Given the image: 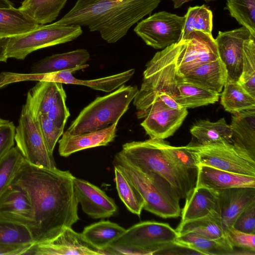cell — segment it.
I'll return each mask as SVG.
<instances>
[{
  "instance_id": "1",
  "label": "cell",
  "mask_w": 255,
  "mask_h": 255,
  "mask_svg": "<svg viewBox=\"0 0 255 255\" xmlns=\"http://www.w3.org/2000/svg\"><path fill=\"white\" fill-rule=\"evenodd\" d=\"M74 178L69 171L35 165L24 158L11 185L22 189L30 201L34 244L53 239L79 220Z\"/></svg>"
},
{
  "instance_id": "2",
  "label": "cell",
  "mask_w": 255,
  "mask_h": 255,
  "mask_svg": "<svg viewBox=\"0 0 255 255\" xmlns=\"http://www.w3.org/2000/svg\"><path fill=\"white\" fill-rule=\"evenodd\" d=\"M160 0H77L59 23L87 26L98 32L103 40L114 43L129 29L150 14Z\"/></svg>"
},
{
  "instance_id": "3",
  "label": "cell",
  "mask_w": 255,
  "mask_h": 255,
  "mask_svg": "<svg viewBox=\"0 0 255 255\" xmlns=\"http://www.w3.org/2000/svg\"><path fill=\"white\" fill-rule=\"evenodd\" d=\"M185 39L157 52L147 63L141 87L133 104L137 112L147 109L160 100L169 107L180 109L177 87L176 60Z\"/></svg>"
},
{
  "instance_id": "4",
  "label": "cell",
  "mask_w": 255,
  "mask_h": 255,
  "mask_svg": "<svg viewBox=\"0 0 255 255\" xmlns=\"http://www.w3.org/2000/svg\"><path fill=\"white\" fill-rule=\"evenodd\" d=\"M113 164L140 194L144 201V210L163 218H177L181 215V198L166 179L155 172L137 169L119 152L115 156Z\"/></svg>"
},
{
  "instance_id": "5",
  "label": "cell",
  "mask_w": 255,
  "mask_h": 255,
  "mask_svg": "<svg viewBox=\"0 0 255 255\" xmlns=\"http://www.w3.org/2000/svg\"><path fill=\"white\" fill-rule=\"evenodd\" d=\"M119 153L137 169L150 171L164 177L175 188L181 199L185 198L195 186L192 173L180 169L170 161L161 149L159 139L127 142Z\"/></svg>"
},
{
  "instance_id": "6",
  "label": "cell",
  "mask_w": 255,
  "mask_h": 255,
  "mask_svg": "<svg viewBox=\"0 0 255 255\" xmlns=\"http://www.w3.org/2000/svg\"><path fill=\"white\" fill-rule=\"evenodd\" d=\"M138 91L136 85L124 84L107 95L97 97L81 111L66 131L77 134L103 129L119 122Z\"/></svg>"
},
{
  "instance_id": "7",
  "label": "cell",
  "mask_w": 255,
  "mask_h": 255,
  "mask_svg": "<svg viewBox=\"0 0 255 255\" xmlns=\"http://www.w3.org/2000/svg\"><path fill=\"white\" fill-rule=\"evenodd\" d=\"M177 236L168 224L144 221L126 229L102 251L104 255H155L163 247L175 242Z\"/></svg>"
},
{
  "instance_id": "8",
  "label": "cell",
  "mask_w": 255,
  "mask_h": 255,
  "mask_svg": "<svg viewBox=\"0 0 255 255\" xmlns=\"http://www.w3.org/2000/svg\"><path fill=\"white\" fill-rule=\"evenodd\" d=\"M197 165H205L235 173L255 177V158L233 143L201 144L191 142L185 146Z\"/></svg>"
},
{
  "instance_id": "9",
  "label": "cell",
  "mask_w": 255,
  "mask_h": 255,
  "mask_svg": "<svg viewBox=\"0 0 255 255\" xmlns=\"http://www.w3.org/2000/svg\"><path fill=\"white\" fill-rule=\"evenodd\" d=\"M82 33L79 25H65L57 21L39 25L27 33L8 38L6 55L8 58L23 60L34 51L71 41Z\"/></svg>"
},
{
  "instance_id": "10",
  "label": "cell",
  "mask_w": 255,
  "mask_h": 255,
  "mask_svg": "<svg viewBox=\"0 0 255 255\" xmlns=\"http://www.w3.org/2000/svg\"><path fill=\"white\" fill-rule=\"evenodd\" d=\"M14 141L23 157L30 163L48 168H56L53 155L46 146L37 120L22 106Z\"/></svg>"
},
{
  "instance_id": "11",
  "label": "cell",
  "mask_w": 255,
  "mask_h": 255,
  "mask_svg": "<svg viewBox=\"0 0 255 255\" xmlns=\"http://www.w3.org/2000/svg\"><path fill=\"white\" fill-rule=\"evenodd\" d=\"M184 22V16L160 11L138 22L134 31L146 45L164 49L180 41Z\"/></svg>"
},
{
  "instance_id": "12",
  "label": "cell",
  "mask_w": 255,
  "mask_h": 255,
  "mask_svg": "<svg viewBox=\"0 0 255 255\" xmlns=\"http://www.w3.org/2000/svg\"><path fill=\"white\" fill-rule=\"evenodd\" d=\"M187 114L186 108L173 109L157 100L144 111L137 112L136 116L144 118L140 125L150 138L164 139L173 134Z\"/></svg>"
},
{
  "instance_id": "13",
  "label": "cell",
  "mask_w": 255,
  "mask_h": 255,
  "mask_svg": "<svg viewBox=\"0 0 255 255\" xmlns=\"http://www.w3.org/2000/svg\"><path fill=\"white\" fill-rule=\"evenodd\" d=\"M184 39L176 60L177 75L219 58L212 34L194 31Z\"/></svg>"
},
{
  "instance_id": "14",
  "label": "cell",
  "mask_w": 255,
  "mask_h": 255,
  "mask_svg": "<svg viewBox=\"0 0 255 255\" xmlns=\"http://www.w3.org/2000/svg\"><path fill=\"white\" fill-rule=\"evenodd\" d=\"M252 34L244 26L232 30L219 31L215 40L219 58L227 71V81H239L243 69L244 44Z\"/></svg>"
},
{
  "instance_id": "15",
  "label": "cell",
  "mask_w": 255,
  "mask_h": 255,
  "mask_svg": "<svg viewBox=\"0 0 255 255\" xmlns=\"http://www.w3.org/2000/svg\"><path fill=\"white\" fill-rule=\"evenodd\" d=\"M25 255H104L103 251L88 242L82 233L72 228L65 229L49 241L34 244Z\"/></svg>"
},
{
  "instance_id": "16",
  "label": "cell",
  "mask_w": 255,
  "mask_h": 255,
  "mask_svg": "<svg viewBox=\"0 0 255 255\" xmlns=\"http://www.w3.org/2000/svg\"><path fill=\"white\" fill-rule=\"evenodd\" d=\"M74 190L83 211L93 219H103L114 215L118 207L114 200L96 185L75 177Z\"/></svg>"
},
{
  "instance_id": "17",
  "label": "cell",
  "mask_w": 255,
  "mask_h": 255,
  "mask_svg": "<svg viewBox=\"0 0 255 255\" xmlns=\"http://www.w3.org/2000/svg\"><path fill=\"white\" fill-rule=\"evenodd\" d=\"M78 70L61 71L43 74H27V80L47 81L61 83L76 84L88 87L94 90L107 93L112 92L128 81L134 75V69H131L115 75L92 80L76 78L72 73Z\"/></svg>"
},
{
  "instance_id": "18",
  "label": "cell",
  "mask_w": 255,
  "mask_h": 255,
  "mask_svg": "<svg viewBox=\"0 0 255 255\" xmlns=\"http://www.w3.org/2000/svg\"><path fill=\"white\" fill-rule=\"evenodd\" d=\"M118 124L116 122L103 129L77 134L66 131L58 141L59 154L67 157L82 150L108 145L117 135Z\"/></svg>"
},
{
  "instance_id": "19",
  "label": "cell",
  "mask_w": 255,
  "mask_h": 255,
  "mask_svg": "<svg viewBox=\"0 0 255 255\" xmlns=\"http://www.w3.org/2000/svg\"><path fill=\"white\" fill-rule=\"evenodd\" d=\"M217 191L225 229L232 227L240 214L255 202V187H233Z\"/></svg>"
},
{
  "instance_id": "20",
  "label": "cell",
  "mask_w": 255,
  "mask_h": 255,
  "mask_svg": "<svg viewBox=\"0 0 255 255\" xmlns=\"http://www.w3.org/2000/svg\"><path fill=\"white\" fill-rule=\"evenodd\" d=\"M0 217L24 225L29 230L34 224L32 207L26 193L11 185L0 199Z\"/></svg>"
},
{
  "instance_id": "21",
  "label": "cell",
  "mask_w": 255,
  "mask_h": 255,
  "mask_svg": "<svg viewBox=\"0 0 255 255\" xmlns=\"http://www.w3.org/2000/svg\"><path fill=\"white\" fill-rule=\"evenodd\" d=\"M195 186L218 190L239 187H255V177L198 165Z\"/></svg>"
},
{
  "instance_id": "22",
  "label": "cell",
  "mask_w": 255,
  "mask_h": 255,
  "mask_svg": "<svg viewBox=\"0 0 255 255\" xmlns=\"http://www.w3.org/2000/svg\"><path fill=\"white\" fill-rule=\"evenodd\" d=\"M177 75L186 81L218 93L222 91L228 79L226 67L220 58L196 66Z\"/></svg>"
},
{
  "instance_id": "23",
  "label": "cell",
  "mask_w": 255,
  "mask_h": 255,
  "mask_svg": "<svg viewBox=\"0 0 255 255\" xmlns=\"http://www.w3.org/2000/svg\"><path fill=\"white\" fill-rule=\"evenodd\" d=\"M185 204L181 212L180 222L206 216L212 211L220 213L217 190L202 186H195L185 197Z\"/></svg>"
},
{
  "instance_id": "24",
  "label": "cell",
  "mask_w": 255,
  "mask_h": 255,
  "mask_svg": "<svg viewBox=\"0 0 255 255\" xmlns=\"http://www.w3.org/2000/svg\"><path fill=\"white\" fill-rule=\"evenodd\" d=\"M90 53L85 49H78L46 57L35 63L30 73L43 74L73 69L81 70L89 66Z\"/></svg>"
},
{
  "instance_id": "25",
  "label": "cell",
  "mask_w": 255,
  "mask_h": 255,
  "mask_svg": "<svg viewBox=\"0 0 255 255\" xmlns=\"http://www.w3.org/2000/svg\"><path fill=\"white\" fill-rule=\"evenodd\" d=\"M230 127L233 143L255 158V109L232 114Z\"/></svg>"
},
{
  "instance_id": "26",
  "label": "cell",
  "mask_w": 255,
  "mask_h": 255,
  "mask_svg": "<svg viewBox=\"0 0 255 255\" xmlns=\"http://www.w3.org/2000/svg\"><path fill=\"white\" fill-rule=\"evenodd\" d=\"M62 88V83L60 82L39 81L28 92L24 105L37 120L39 115L47 114Z\"/></svg>"
},
{
  "instance_id": "27",
  "label": "cell",
  "mask_w": 255,
  "mask_h": 255,
  "mask_svg": "<svg viewBox=\"0 0 255 255\" xmlns=\"http://www.w3.org/2000/svg\"><path fill=\"white\" fill-rule=\"evenodd\" d=\"M176 241L200 255L236 254L226 237L212 239L194 233H187L178 235Z\"/></svg>"
},
{
  "instance_id": "28",
  "label": "cell",
  "mask_w": 255,
  "mask_h": 255,
  "mask_svg": "<svg viewBox=\"0 0 255 255\" xmlns=\"http://www.w3.org/2000/svg\"><path fill=\"white\" fill-rule=\"evenodd\" d=\"M175 230L178 235L194 233L212 239L226 237L220 213L215 211L197 219L180 222Z\"/></svg>"
},
{
  "instance_id": "29",
  "label": "cell",
  "mask_w": 255,
  "mask_h": 255,
  "mask_svg": "<svg viewBox=\"0 0 255 255\" xmlns=\"http://www.w3.org/2000/svg\"><path fill=\"white\" fill-rule=\"evenodd\" d=\"M179 103L181 107L194 108L218 101L220 93L186 81L177 75Z\"/></svg>"
},
{
  "instance_id": "30",
  "label": "cell",
  "mask_w": 255,
  "mask_h": 255,
  "mask_svg": "<svg viewBox=\"0 0 255 255\" xmlns=\"http://www.w3.org/2000/svg\"><path fill=\"white\" fill-rule=\"evenodd\" d=\"M39 25L19 7L0 8V38L22 35Z\"/></svg>"
},
{
  "instance_id": "31",
  "label": "cell",
  "mask_w": 255,
  "mask_h": 255,
  "mask_svg": "<svg viewBox=\"0 0 255 255\" xmlns=\"http://www.w3.org/2000/svg\"><path fill=\"white\" fill-rule=\"evenodd\" d=\"M191 134L198 143L208 144L218 142L233 143L230 125L222 118L212 122L209 120H200L190 128Z\"/></svg>"
},
{
  "instance_id": "32",
  "label": "cell",
  "mask_w": 255,
  "mask_h": 255,
  "mask_svg": "<svg viewBox=\"0 0 255 255\" xmlns=\"http://www.w3.org/2000/svg\"><path fill=\"white\" fill-rule=\"evenodd\" d=\"M68 0H24L19 7L39 25L56 19Z\"/></svg>"
},
{
  "instance_id": "33",
  "label": "cell",
  "mask_w": 255,
  "mask_h": 255,
  "mask_svg": "<svg viewBox=\"0 0 255 255\" xmlns=\"http://www.w3.org/2000/svg\"><path fill=\"white\" fill-rule=\"evenodd\" d=\"M126 230L115 223L103 220L85 227L82 234L88 242L102 251Z\"/></svg>"
},
{
  "instance_id": "34",
  "label": "cell",
  "mask_w": 255,
  "mask_h": 255,
  "mask_svg": "<svg viewBox=\"0 0 255 255\" xmlns=\"http://www.w3.org/2000/svg\"><path fill=\"white\" fill-rule=\"evenodd\" d=\"M221 95V104L232 114L255 109L253 98L238 82L227 81Z\"/></svg>"
},
{
  "instance_id": "35",
  "label": "cell",
  "mask_w": 255,
  "mask_h": 255,
  "mask_svg": "<svg viewBox=\"0 0 255 255\" xmlns=\"http://www.w3.org/2000/svg\"><path fill=\"white\" fill-rule=\"evenodd\" d=\"M114 171L116 188L121 200L130 212L139 216L144 205L143 198L121 170L114 166Z\"/></svg>"
},
{
  "instance_id": "36",
  "label": "cell",
  "mask_w": 255,
  "mask_h": 255,
  "mask_svg": "<svg viewBox=\"0 0 255 255\" xmlns=\"http://www.w3.org/2000/svg\"><path fill=\"white\" fill-rule=\"evenodd\" d=\"M34 244L28 227L0 217V244L24 246Z\"/></svg>"
},
{
  "instance_id": "37",
  "label": "cell",
  "mask_w": 255,
  "mask_h": 255,
  "mask_svg": "<svg viewBox=\"0 0 255 255\" xmlns=\"http://www.w3.org/2000/svg\"><path fill=\"white\" fill-rule=\"evenodd\" d=\"M184 17L181 40L185 39L194 31L212 34L213 14L211 10L205 5L189 7Z\"/></svg>"
},
{
  "instance_id": "38",
  "label": "cell",
  "mask_w": 255,
  "mask_h": 255,
  "mask_svg": "<svg viewBox=\"0 0 255 255\" xmlns=\"http://www.w3.org/2000/svg\"><path fill=\"white\" fill-rule=\"evenodd\" d=\"M23 159L17 147H12L0 159V199L11 186Z\"/></svg>"
},
{
  "instance_id": "39",
  "label": "cell",
  "mask_w": 255,
  "mask_h": 255,
  "mask_svg": "<svg viewBox=\"0 0 255 255\" xmlns=\"http://www.w3.org/2000/svg\"><path fill=\"white\" fill-rule=\"evenodd\" d=\"M238 82L255 98V35L245 43L243 69Z\"/></svg>"
},
{
  "instance_id": "40",
  "label": "cell",
  "mask_w": 255,
  "mask_h": 255,
  "mask_svg": "<svg viewBox=\"0 0 255 255\" xmlns=\"http://www.w3.org/2000/svg\"><path fill=\"white\" fill-rule=\"evenodd\" d=\"M231 16L255 35V0H227Z\"/></svg>"
},
{
  "instance_id": "41",
  "label": "cell",
  "mask_w": 255,
  "mask_h": 255,
  "mask_svg": "<svg viewBox=\"0 0 255 255\" xmlns=\"http://www.w3.org/2000/svg\"><path fill=\"white\" fill-rule=\"evenodd\" d=\"M159 145L165 156L176 167L191 173L197 171V165L185 146H171L163 139H159Z\"/></svg>"
},
{
  "instance_id": "42",
  "label": "cell",
  "mask_w": 255,
  "mask_h": 255,
  "mask_svg": "<svg viewBox=\"0 0 255 255\" xmlns=\"http://www.w3.org/2000/svg\"><path fill=\"white\" fill-rule=\"evenodd\" d=\"M37 120L48 150L53 154L55 145L63 133L64 129L58 128L46 114L39 115Z\"/></svg>"
},
{
  "instance_id": "43",
  "label": "cell",
  "mask_w": 255,
  "mask_h": 255,
  "mask_svg": "<svg viewBox=\"0 0 255 255\" xmlns=\"http://www.w3.org/2000/svg\"><path fill=\"white\" fill-rule=\"evenodd\" d=\"M66 95L63 88L60 91L54 103L46 114L59 128L64 129L70 114L66 104Z\"/></svg>"
},
{
  "instance_id": "44",
  "label": "cell",
  "mask_w": 255,
  "mask_h": 255,
  "mask_svg": "<svg viewBox=\"0 0 255 255\" xmlns=\"http://www.w3.org/2000/svg\"><path fill=\"white\" fill-rule=\"evenodd\" d=\"M225 235L234 248H240L255 254V234L242 232L231 227L225 228Z\"/></svg>"
},
{
  "instance_id": "45",
  "label": "cell",
  "mask_w": 255,
  "mask_h": 255,
  "mask_svg": "<svg viewBox=\"0 0 255 255\" xmlns=\"http://www.w3.org/2000/svg\"><path fill=\"white\" fill-rule=\"evenodd\" d=\"M232 227L242 232L255 234V202L240 214Z\"/></svg>"
},
{
  "instance_id": "46",
  "label": "cell",
  "mask_w": 255,
  "mask_h": 255,
  "mask_svg": "<svg viewBox=\"0 0 255 255\" xmlns=\"http://www.w3.org/2000/svg\"><path fill=\"white\" fill-rule=\"evenodd\" d=\"M15 128L9 121L0 126V159L13 147Z\"/></svg>"
},
{
  "instance_id": "47",
  "label": "cell",
  "mask_w": 255,
  "mask_h": 255,
  "mask_svg": "<svg viewBox=\"0 0 255 255\" xmlns=\"http://www.w3.org/2000/svg\"><path fill=\"white\" fill-rule=\"evenodd\" d=\"M31 246H11L0 244V255H25Z\"/></svg>"
},
{
  "instance_id": "48",
  "label": "cell",
  "mask_w": 255,
  "mask_h": 255,
  "mask_svg": "<svg viewBox=\"0 0 255 255\" xmlns=\"http://www.w3.org/2000/svg\"><path fill=\"white\" fill-rule=\"evenodd\" d=\"M20 82V74L11 72L0 73V88L9 84Z\"/></svg>"
},
{
  "instance_id": "49",
  "label": "cell",
  "mask_w": 255,
  "mask_h": 255,
  "mask_svg": "<svg viewBox=\"0 0 255 255\" xmlns=\"http://www.w3.org/2000/svg\"><path fill=\"white\" fill-rule=\"evenodd\" d=\"M8 38H0V62H6L8 59L6 48Z\"/></svg>"
},
{
  "instance_id": "50",
  "label": "cell",
  "mask_w": 255,
  "mask_h": 255,
  "mask_svg": "<svg viewBox=\"0 0 255 255\" xmlns=\"http://www.w3.org/2000/svg\"><path fill=\"white\" fill-rule=\"evenodd\" d=\"M14 6L10 0H0V8H9Z\"/></svg>"
},
{
  "instance_id": "51",
  "label": "cell",
  "mask_w": 255,
  "mask_h": 255,
  "mask_svg": "<svg viewBox=\"0 0 255 255\" xmlns=\"http://www.w3.org/2000/svg\"><path fill=\"white\" fill-rule=\"evenodd\" d=\"M175 8L180 7L183 4L192 0H171Z\"/></svg>"
},
{
  "instance_id": "52",
  "label": "cell",
  "mask_w": 255,
  "mask_h": 255,
  "mask_svg": "<svg viewBox=\"0 0 255 255\" xmlns=\"http://www.w3.org/2000/svg\"><path fill=\"white\" fill-rule=\"evenodd\" d=\"M8 121H7V120H4V119H2L0 118V126L5 124L6 123H7Z\"/></svg>"
}]
</instances>
